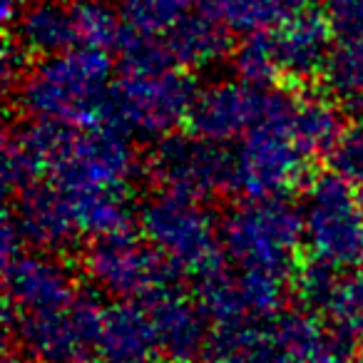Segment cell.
<instances>
[{"instance_id": "obj_20", "label": "cell", "mask_w": 363, "mask_h": 363, "mask_svg": "<svg viewBox=\"0 0 363 363\" xmlns=\"http://www.w3.org/2000/svg\"><path fill=\"white\" fill-rule=\"evenodd\" d=\"M207 363H291L274 316L214 326L209 336Z\"/></svg>"}, {"instance_id": "obj_5", "label": "cell", "mask_w": 363, "mask_h": 363, "mask_svg": "<svg viewBox=\"0 0 363 363\" xmlns=\"http://www.w3.org/2000/svg\"><path fill=\"white\" fill-rule=\"evenodd\" d=\"M140 232L177 272L202 279L227 262L222 224L207 202L160 189L140 207Z\"/></svg>"}, {"instance_id": "obj_19", "label": "cell", "mask_w": 363, "mask_h": 363, "mask_svg": "<svg viewBox=\"0 0 363 363\" xmlns=\"http://www.w3.org/2000/svg\"><path fill=\"white\" fill-rule=\"evenodd\" d=\"M269 33H272L281 77L311 80V77L321 75L328 52L333 48V28L323 13L303 11L286 26Z\"/></svg>"}, {"instance_id": "obj_9", "label": "cell", "mask_w": 363, "mask_h": 363, "mask_svg": "<svg viewBox=\"0 0 363 363\" xmlns=\"http://www.w3.org/2000/svg\"><path fill=\"white\" fill-rule=\"evenodd\" d=\"M145 172L160 189L204 202L234 189V155L197 132L160 137L145 162Z\"/></svg>"}, {"instance_id": "obj_10", "label": "cell", "mask_w": 363, "mask_h": 363, "mask_svg": "<svg viewBox=\"0 0 363 363\" xmlns=\"http://www.w3.org/2000/svg\"><path fill=\"white\" fill-rule=\"evenodd\" d=\"M105 308L87 294L67 306L6 316L8 333L40 363H80L97 348Z\"/></svg>"}, {"instance_id": "obj_32", "label": "cell", "mask_w": 363, "mask_h": 363, "mask_svg": "<svg viewBox=\"0 0 363 363\" xmlns=\"http://www.w3.org/2000/svg\"><path fill=\"white\" fill-rule=\"evenodd\" d=\"M346 107H348V112H351V115L356 117L358 122H363V92H358L356 97L346 100Z\"/></svg>"}, {"instance_id": "obj_3", "label": "cell", "mask_w": 363, "mask_h": 363, "mask_svg": "<svg viewBox=\"0 0 363 363\" xmlns=\"http://www.w3.org/2000/svg\"><path fill=\"white\" fill-rule=\"evenodd\" d=\"M301 247V209L286 197H247L222 219L224 257L244 272L291 279Z\"/></svg>"}, {"instance_id": "obj_2", "label": "cell", "mask_w": 363, "mask_h": 363, "mask_svg": "<svg viewBox=\"0 0 363 363\" xmlns=\"http://www.w3.org/2000/svg\"><path fill=\"white\" fill-rule=\"evenodd\" d=\"M199 90L184 67L147 55H125L110 97V122L127 135L160 140L189 122Z\"/></svg>"}, {"instance_id": "obj_27", "label": "cell", "mask_w": 363, "mask_h": 363, "mask_svg": "<svg viewBox=\"0 0 363 363\" xmlns=\"http://www.w3.org/2000/svg\"><path fill=\"white\" fill-rule=\"evenodd\" d=\"M328 164H331V172L346 177L348 182L363 184V122L346 127L338 135L328 152Z\"/></svg>"}, {"instance_id": "obj_6", "label": "cell", "mask_w": 363, "mask_h": 363, "mask_svg": "<svg viewBox=\"0 0 363 363\" xmlns=\"http://www.w3.org/2000/svg\"><path fill=\"white\" fill-rule=\"evenodd\" d=\"M48 174L70 197L127 192L137 174V152L130 135L112 122L62 127Z\"/></svg>"}, {"instance_id": "obj_11", "label": "cell", "mask_w": 363, "mask_h": 363, "mask_svg": "<svg viewBox=\"0 0 363 363\" xmlns=\"http://www.w3.org/2000/svg\"><path fill=\"white\" fill-rule=\"evenodd\" d=\"M274 87H257L244 80H222L199 90L189 112V127L217 145L242 140L262 122L274 100Z\"/></svg>"}, {"instance_id": "obj_14", "label": "cell", "mask_w": 363, "mask_h": 363, "mask_svg": "<svg viewBox=\"0 0 363 363\" xmlns=\"http://www.w3.org/2000/svg\"><path fill=\"white\" fill-rule=\"evenodd\" d=\"M16 209H8L28 247L62 252L82 239L75 207L55 182H35L16 194Z\"/></svg>"}, {"instance_id": "obj_25", "label": "cell", "mask_w": 363, "mask_h": 363, "mask_svg": "<svg viewBox=\"0 0 363 363\" xmlns=\"http://www.w3.org/2000/svg\"><path fill=\"white\" fill-rule=\"evenodd\" d=\"M321 77L326 90L343 102L363 92V38H338Z\"/></svg>"}, {"instance_id": "obj_18", "label": "cell", "mask_w": 363, "mask_h": 363, "mask_svg": "<svg viewBox=\"0 0 363 363\" xmlns=\"http://www.w3.org/2000/svg\"><path fill=\"white\" fill-rule=\"evenodd\" d=\"M155 48L172 65L184 70H207L229 55L232 40L227 23L219 18L217 8L194 6L187 18L169 33V38Z\"/></svg>"}, {"instance_id": "obj_16", "label": "cell", "mask_w": 363, "mask_h": 363, "mask_svg": "<svg viewBox=\"0 0 363 363\" xmlns=\"http://www.w3.org/2000/svg\"><path fill=\"white\" fill-rule=\"evenodd\" d=\"M95 353L100 363L164 361L147 303L117 301L107 306Z\"/></svg>"}, {"instance_id": "obj_8", "label": "cell", "mask_w": 363, "mask_h": 363, "mask_svg": "<svg viewBox=\"0 0 363 363\" xmlns=\"http://www.w3.org/2000/svg\"><path fill=\"white\" fill-rule=\"evenodd\" d=\"M82 272L90 284L117 301H150L174 286L177 272L145 237L130 229L105 234L87 244Z\"/></svg>"}, {"instance_id": "obj_17", "label": "cell", "mask_w": 363, "mask_h": 363, "mask_svg": "<svg viewBox=\"0 0 363 363\" xmlns=\"http://www.w3.org/2000/svg\"><path fill=\"white\" fill-rule=\"evenodd\" d=\"M62 127L30 117L8 127L3 137V184L8 194H21L45 179Z\"/></svg>"}, {"instance_id": "obj_7", "label": "cell", "mask_w": 363, "mask_h": 363, "mask_svg": "<svg viewBox=\"0 0 363 363\" xmlns=\"http://www.w3.org/2000/svg\"><path fill=\"white\" fill-rule=\"evenodd\" d=\"M303 247L313 262L336 269L358 267L363 259V202L346 177L321 174L306 184L298 204Z\"/></svg>"}, {"instance_id": "obj_30", "label": "cell", "mask_w": 363, "mask_h": 363, "mask_svg": "<svg viewBox=\"0 0 363 363\" xmlns=\"http://www.w3.org/2000/svg\"><path fill=\"white\" fill-rule=\"evenodd\" d=\"M26 6H28V0H0V13H3V21L16 23L18 16H21Z\"/></svg>"}, {"instance_id": "obj_24", "label": "cell", "mask_w": 363, "mask_h": 363, "mask_svg": "<svg viewBox=\"0 0 363 363\" xmlns=\"http://www.w3.org/2000/svg\"><path fill=\"white\" fill-rule=\"evenodd\" d=\"M291 122L311 157L328 155L333 142L343 132L336 105L316 92L291 95Z\"/></svg>"}, {"instance_id": "obj_28", "label": "cell", "mask_w": 363, "mask_h": 363, "mask_svg": "<svg viewBox=\"0 0 363 363\" xmlns=\"http://www.w3.org/2000/svg\"><path fill=\"white\" fill-rule=\"evenodd\" d=\"M323 16L338 38H363V0H326Z\"/></svg>"}, {"instance_id": "obj_29", "label": "cell", "mask_w": 363, "mask_h": 363, "mask_svg": "<svg viewBox=\"0 0 363 363\" xmlns=\"http://www.w3.org/2000/svg\"><path fill=\"white\" fill-rule=\"evenodd\" d=\"M28 55L30 52L26 50V48L21 45L18 40H8L6 43V50H3V82H6V90L13 92L18 85H21V80L26 77V72L30 70V65H28Z\"/></svg>"}, {"instance_id": "obj_31", "label": "cell", "mask_w": 363, "mask_h": 363, "mask_svg": "<svg viewBox=\"0 0 363 363\" xmlns=\"http://www.w3.org/2000/svg\"><path fill=\"white\" fill-rule=\"evenodd\" d=\"M3 363H40V361H38L35 356H30L26 348H18V351H11V348H8Z\"/></svg>"}, {"instance_id": "obj_4", "label": "cell", "mask_w": 363, "mask_h": 363, "mask_svg": "<svg viewBox=\"0 0 363 363\" xmlns=\"http://www.w3.org/2000/svg\"><path fill=\"white\" fill-rule=\"evenodd\" d=\"M313 157L291 122V95L274 92L269 112L239 140L234 189L247 197H284L298 187Z\"/></svg>"}, {"instance_id": "obj_1", "label": "cell", "mask_w": 363, "mask_h": 363, "mask_svg": "<svg viewBox=\"0 0 363 363\" xmlns=\"http://www.w3.org/2000/svg\"><path fill=\"white\" fill-rule=\"evenodd\" d=\"M112 85V60L105 50L72 48L30 65L16 87V100L30 120L95 127L110 122Z\"/></svg>"}, {"instance_id": "obj_23", "label": "cell", "mask_w": 363, "mask_h": 363, "mask_svg": "<svg viewBox=\"0 0 363 363\" xmlns=\"http://www.w3.org/2000/svg\"><path fill=\"white\" fill-rule=\"evenodd\" d=\"M311 0H214L219 18L239 35L269 33L286 26L298 13L308 11Z\"/></svg>"}, {"instance_id": "obj_15", "label": "cell", "mask_w": 363, "mask_h": 363, "mask_svg": "<svg viewBox=\"0 0 363 363\" xmlns=\"http://www.w3.org/2000/svg\"><path fill=\"white\" fill-rule=\"evenodd\" d=\"M145 303L150 308L164 361L194 363L199 356H204L212 336V321L197 298L184 296L172 286Z\"/></svg>"}, {"instance_id": "obj_33", "label": "cell", "mask_w": 363, "mask_h": 363, "mask_svg": "<svg viewBox=\"0 0 363 363\" xmlns=\"http://www.w3.org/2000/svg\"><path fill=\"white\" fill-rule=\"evenodd\" d=\"M197 3H204V6H214V0H197Z\"/></svg>"}, {"instance_id": "obj_26", "label": "cell", "mask_w": 363, "mask_h": 363, "mask_svg": "<svg viewBox=\"0 0 363 363\" xmlns=\"http://www.w3.org/2000/svg\"><path fill=\"white\" fill-rule=\"evenodd\" d=\"M234 72L239 80L252 82L257 87H274L281 80L272 33L244 35V40L234 50Z\"/></svg>"}, {"instance_id": "obj_22", "label": "cell", "mask_w": 363, "mask_h": 363, "mask_svg": "<svg viewBox=\"0 0 363 363\" xmlns=\"http://www.w3.org/2000/svg\"><path fill=\"white\" fill-rule=\"evenodd\" d=\"M197 0H117V11L125 23L127 43L160 45L179 26Z\"/></svg>"}, {"instance_id": "obj_35", "label": "cell", "mask_w": 363, "mask_h": 363, "mask_svg": "<svg viewBox=\"0 0 363 363\" xmlns=\"http://www.w3.org/2000/svg\"><path fill=\"white\" fill-rule=\"evenodd\" d=\"M361 202H363V189H361Z\"/></svg>"}, {"instance_id": "obj_34", "label": "cell", "mask_w": 363, "mask_h": 363, "mask_svg": "<svg viewBox=\"0 0 363 363\" xmlns=\"http://www.w3.org/2000/svg\"><path fill=\"white\" fill-rule=\"evenodd\" d=\"M351 363H363V356H356V358H353Z\"/></svg>"}, {"instance_id": "obj_13", "label": "cell", "mask_w": 363, "mask_h": 363, "mask_svg": "<svg viewBox=\"0 0 363 363\" xmlns=\"http://www.w3.org/2000/svg\"><path fill=\"white\" fill-rule=\"evenodd\" d=\"M296 294L303 308L321 316L338 333L353 343L363 338V269L313 262L298 269Z\"/></svg>"}, {"instance_id": "obj_21", "label": "cell", "mask_w": 363, "mask_h": 363, "mask_svg": "<svg viewBox=\"0 0 363 363\" xmlns=\"http://www.w3.org/2000/svg\"><path fill=\"white\" fill-rule=\"evenodd\" d=\"M16 40L30 55H57L77 45L75 0H28L16 21Z\"/></svg>"}, {"instance_id": "obj_12", "label": "cell", "mask_w": 363, "mask_h": 363, "mask_svg": "<svg viewBox=\"0 0 363 363\" xmlns=\"http://www.w3.org/2000/svg\"><path fill=\"white\" fill-rule=\"evenodd\" d=\"M3 286H6V316L40 313L67 306L80 289L65 262L52 252H26L3 259Z\"/></svg>"}]
</instances>
